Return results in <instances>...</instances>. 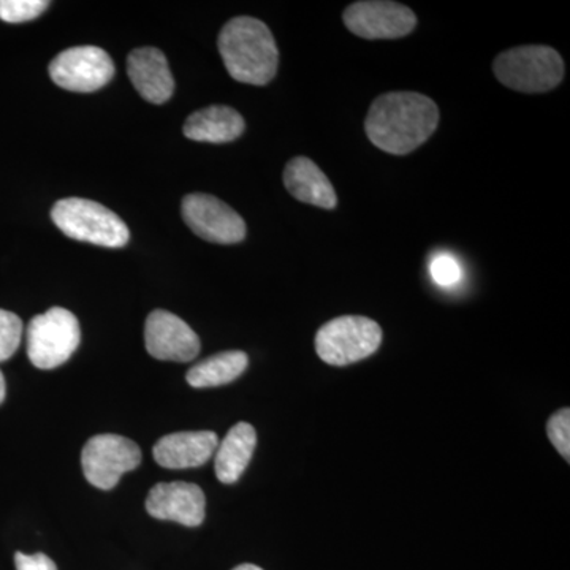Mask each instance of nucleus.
Returning <instances> with one entry per match:
<instances>
[{
	"instance_id": "nucleus-4",
	"label": "nucleus",
	"mask_w": 570,
	"mask_h": 570,
	"mask_svg": "<svg viewBox=\"0 0 570 570\" xmlns=\"http://www.w3.org/2000/svg\"><path fill=\"white\" fill-rule=\"evenodd\" d=\"M52 223L69 238L102 247H122L129 243L126 223L107 206L86 198H63L51 209Z\"/></svg>"
},
{
	"instance_id": "nucleus-21",
	"label": "nucleus",
	"mask_w": 570,
	"mask_h": 570,
	"mask_svg": "<svg viewBox=\"0 0 570 570\" xmlns=\"http://www.w3.org/2000/svg\"><path fill=\"white\" fill-rule=\"evenodd\" d=\"M430 273L439 287H455L463 279V269H461L459 261L448 253L438 254L431 261Z\"/></svg>"
},
{
	"instance_id": "nucleus-7",
	"label": "nucleus",
	"mask_w": 570,
	"mask_h": 570,
	"mask_svg": "<svg viewBox=\"0 0 570 570\" xmlns=\"http://www.w3.org/2000/svg\"><path fill=\"white\" fill-rule=\"evenodd\" d=\"M140 464V448L118 434H99L89 439L81 453L85 478L99 490L115 489L122 474L134 471Z\"/></svg>"
},
{
	"instance_id": "nucleus-2",
	"label": "nucleus",
	"mask_w": 570,
	"mask_h": 570,
	"mask_svg": "<svg viewBox=\"0 0 570 570\" xmlns=\"http://www.w3.org/2000/svg\"><path fill=\"white\" fill-rule=\"evenodd\" d=\"M217 47L234 80L265 86L276 77L279 51L265 22L250 17L234 18L220 31Z\"/></svg>"
},
{
	"instance_id": "nucleus-12",
	"label": "nucleus",
	"mask_w": 570,
	"mask_h": 570,
	"mask_svg": "<svg viewBox=\"0 0 570 570\" xmlns=\"http://www.w3.org/2000/svg\"><path fill=\"white\" fill-rule=\"evenodd\" d=\"M146 510L153 519L200 527L205 520L206 498L204 490L195 483H157L146 499Z\"/></svg>"
},
{
	"instance_id": "nucleus-10",
	"label": "nucleus",
	"mask_w": 570,
	"mask_h": 570,
	"mask_svg": "<svg viewBox=\"0 0 570 570\" xmlns=\"http://www.w3.org/2000/svg\"><path fill=\"white\" fill-rule=\"evenodd\" d=\"M181 213L190 230L206 242L236 245L246 238V224L243 217L214 195H186Z\"/></svg>"
},
{
	"instance_id": "nucleus-24",
	"label": "nucleus",
	"mask_w": 570,
	"mask_h": 570,
	"mask_svg": "<svg viewBox=\"0 0 570 570\" xmlns=\"http://www.w3.org/2000/svg\"><path fill=\"white\" fill-rule=\"evenodd\" d=\"M6 400V377H3L2 371H0V404Z\"/></svg>"
},
{
	"instance_id": "nucleus-6",
	"label": "nucleus",
	"mask_w": 570,
	"mask_h": 570,
	"mask_svg": "<svg viewBox=\"0 0 570 570\" xmlns=\"http://www.w3.org/2000/svg\"><path fill=\"white\" fill-rule=\"evenodd\" d=\"M382 328L363 316H343L326 322L316 335V351L326 365L347 366L376 354Z\"/></svg>"
},
{
	"instance_id": "nucleus-1",
	"label": "nucleus",
	"mask_w": 570,
	"mask_h": 570,
	"mask_svg": "<svg viewBox=\"0 0 570 570\" xmlns=\"http://www.w3.org/2000/svg\"><path fill=\"white\" fill-rule=\"evenodd\" d=\"M438 126V105L419 92H389L377 97L365 121L370 141L395 156L415 151Z\"/></svg>"
},
{
	"instance_id": "nucleus-14",
	"label": "nucleus",
	"mask_w": 570,
	"mask_h": 570,
	"mask_svg": "<svg viewBox=\"0 0 570 570\" xmlns=\"http://www.w3.org/2000/svg\"><path fill=\"white\" fill-rule=\"evenodd\" d=\"M127 73L135 89L148 102H167L175 91V80L167 58L157 48H138L130 52L127 59Z\"/></svg>"
},
{
	"instance_id": "nucleus-15",
	"label": "nucleus",
	"mask_w": 570,
	"mask_h": 570,
	"mask_svg": "<svg viewBox=\"0 0 570 570\" xmlns=\"http://www.w3.org/2000/svg\"><path fill=\"white\" fill-rule=\"evenodd\" d=\"M284 184L292 197L322 209H335V187L324 171L307 157H295L284 170Z\"/></svg>"
},
{
	"instance_id": "nucleus-19",
	"label": "nucleus",
	"mask_w": 570,
	"mask_h": 570,
	"mask_svg": "<svg viewBox=\"0 0 570 570\" xmlns=\"http://www.w3.org/2000/svg\"><path fill=\"white\" fill-rule=\"evenodd\" d=\"M50 7L47 0H0V20L18 24L36 20Z\"/></svg>"
},
{
	"instance_id": "nucleus-5",
	"label": "nucleus",
	"mask_w": 570,
	"mask_h": 570,
	"mask_svg": "<svg viewBox=\"0 0 570 570\" xmlns=\"http://www.w3.org/2000/svg\"><path fill=\"white\" fill-rule=\"evenodd\" d=\"M26 340L32 365L39 370H55L69 362L80 346V322L70 311L51 307L29 322Z\"/></svg>"
},
{
	"instance_id": "nucleus-13",
	"label": "nucleus",
	"mask_w": 570,
	"mask_h": 570,
	"mask_svg": "<svg viewBox=\"0 0 570 570\" xmlns=\"http://www.w3.org/2000/svg\"><path fill=\"white\" fill-rule=\"evenodd\" d=\"M219 438L214 431H183L160 438L153 455L163 468H200L213 459Z\"/></svg>"
},
{
	"instance_id": "nucleus-8",
	"label": "nucleus",
	"mask_w": 570,
	"mask_h": 570,
	"mask_svg": "<svg viewBox=\"0 0 570 570\" xmlns=\"http://www.w3.org/2000/svg\"><path fill=\"white\" fill-rule=\"evenodd\" d=\"M344 24L366 40H392L406 37L417 26L414 11L389 0H363L351 3L343 14Z\"/></svg>"
},
{
	"instance_id": "nucleus-25",
	"label": "nucleus",
	"mask_w": 570,
	"mask_h": 570,
	"mask_svg": "<svg viewBox=\"0 0 570 570\" xmlns=\"http://www.w3.org/2000/svg\"><path fill=\"white\" fill-rule=\"evenodd\" d=\"M234 570H264V569H261V568H258V566H254V564H242V566H238V568H235Z\"/></svg>"
},
{
	"instance_id": "nucleus-16",
	"label": "nucleus",
	"mask_w": 570,
	"mask_h": 570,
	"mask_svg": "<svg viewBox=\"0 0 570 570\" xmlns=\"http://www.w3.org/2000/svg\"><path fill=\"white\" fill-rule=\"evenodd\" d=\"M255 445H257V433L249 423H236L228 431L227 436L217 445L214 453V469L217 479L225 485L238 482L243 472L249 466L253 459Z\"/></svg>"
},
{
	"instance_id": "nucleus-22",
	"label": "nucleus",
	"mask_w": 570,
	"mask_h": 570,
	"mask_svg": "<svg viewBox=\"0 0 570 570\" xmlns=\"http://www.w3.org/2000/svg\"><path fill=\"white\" fill-rule=\"evenodd\" d=\"M549 438L551 444L561 453L562 459L570 461V411L568 407L558 411L553 417H550Z\"/></svg>"
},
{
	"instance_id": "nucleus-18",
	"label": "nucleus",
	"mask_w": 570,
	"mask_h": 570,
	"mask_svg": "<svg viewBox=\"0 0 570 570\" xmlns=\"http://www.w3.org/2000/svg\"><path fill=\"white\" fill-rule=\"evenodd\" d=\"M247 365H249V358L245 352H220L190 367L187 371L186 381L194 389L220 387L242 376Z\"/></svg>"
},
{
	"instance_id": "nucleus-11",
	"label": "nucleus",
	"mask_w": 570,
	"mask_h": 570,
	"mask_svg": "<svg viewBox=\"0 0 570 570\" xmlns=\"http://www.w3.org/2000/svg\"><path fill=\"white\" fill-rule=\"evenodd\" d=\"M145 343L149 355L163 362H193L200 354V340L183 318L156 309L146 318Z\"/></svg>"
},
{
	"instance_id": "nucleus-3",
	"label": "nucleus",
	"mask_w": 570,
	"mask_h": 570,
	"mask_svg": "<svg viewBox=\"0 0 570 570\" xmlns=\"http://www.w3.org/2000/svg\"><path fill=\"white\" fill-rule=\"evenodd\" d=\"M494 75L505 88L524 94L549 92L564 78L560 52L543 45H524L501 52L493 62Z\"/></svg>"
},
{
	"instance_id": "nucleus-17",
	"label": "nucleus",
	"mask_w": 570,
	"mask_h": 570,
	"mask_svg": "<svg viewBox=\"0 0 570 570\" xmlns=\"http://www.w3.org/2000/svg\"><path fill=\"white\" fill-rule=\"evenodd\" d=\"M246 122L238 111L224 105H213L195 111L184 124V135L194 141L230 142L245 134Z\"/></svg>"
},
{
	"instance_id": "nucleus-23",
	"label": "nucleus",
	"mask_w": 570,
	"mask_h": 570,
	"mask_svg": "<svg viewBox=\"0 0 570 570\" xmlns=\"http://www.w3.org/2000/svg\"><path fill=\"white\" fill-rule=\"evenodd\" d=\"M14 564H17V570H58L55 561L43 553L24 554L18 551L14 554Z\"/></svg>"
},
{
	"instance_id": "nucleus-20",
	"label": "nucleus",
	"mask_w": 570,
	"mask_h": 570,
	"mask_svg": "<svg viewBox=\"0 0 570 570\" xmlns=\"http://www.w3.org/2000/svg\"><path fill=\"white\" fill-rule=\"evenodd\" d=\"M24 325L17 314L0 309V363L7 362L20 347Z\"/></svg>"
},
{
	"instance_id": "nucleus-9",
	"label": "nucleus",
	"mask_w": 570,
	"mask_h": 570,
	"mask_svg": "<svg viewBox=\"0 0 570 570\" xmlns=\"http://www.w3.org/2000/svg\"><path fill=\"white\" fill-rule=\"evenodd\" d=\"M115 63L102 48L75 47L56 56L50 63L51 80L71 92H96L111 81Z\"/></svg>"
}]
</instances>
